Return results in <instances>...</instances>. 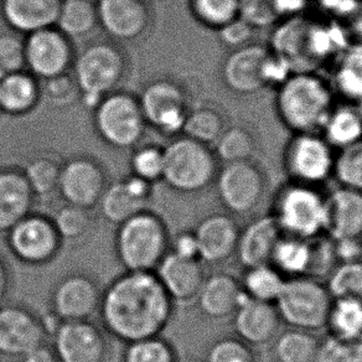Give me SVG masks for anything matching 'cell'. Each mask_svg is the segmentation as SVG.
Masks as SVG:
<instances>
[{"label": "cell", "mask_w": 362, "mask_h": 362, "mask_svg": "<svg viewBox=\"0 0 362 362\" xmlns=\"http://www.w3.org/2000/svg\"><path fill=\"white\" fill-rule=\"evenodd\" d=\"M268 47L291 72L317 71V67L329 61L324 23L305 14L279 21Z\"/></svg>", "instance_id": "3957f363"}, {"label": "cell", "mask_w": 362, "mask_h": 362, "mask_svg": "<svg viewBox=\"0 0 362 362\" xmlns=\"http://www.w3.org/2000/svg\"><path fill=\"white\" fill-rule=\"evenodd\" d=\"M60 0H4L3 14L16 30L33 34L56 24Z\"/></svg>", "instance_id": "83f0119b"}, {"label": "cell", "mask_w": 362, "mask_h": 362, "mask_svg": "<svg viewBox=\"0 0 362 362\" xmlns=\"http://www.w3.org/2000/svg\"><path fill=\"white\" fill-rule=\"evenodd\" d=\"M124 362H176V356L168 342L156 337L129 342L124 352Z\"/></svg>", "instance_id": "bcb514c9"}, {"label": "cell", "mask_w": 362, "mask_h": 362, "mask_svg": "<svg viewBox=\"0 0 362 362\" xmlns=\"http://www.w3.org/2000/svg\"><path fill=\"white\" fill-rule=\"evenodd\" d=\"M266 176L252 160L227 163L217 171V197L232 215L246 216L261 205L266 194Z\"/></svg>", "instance_id": "30bf717a"}, {"label": "cell", "mask_w": 362, "mask_h": 362, "mask_svg": "<svg viewBox=\"0 0 362 362\" xmlns=\"http://www.w3.org/2000/svg\"><path fill=\"white\" fill-rule=\"evenodd\" d=\"M320 134L335 151L362 141V112L360 107L347 102L341 105L335 103Z\"/></svg>", "instance_id": "4dcf8cb0"}, {"label": "cell", "mask_w": 362, "mask_h": 362, "mask_svg": "<svg viewBox=\"0 0 362 362\" xmlns=\"http://www.w3.org/2000/svg\"><path fill=\"white\" fill-rule=\"evenodd\" d=\"M335 154L320 133H293L283 151V166L293 182L320 187L332 176Z\"/></svg>", "instance_id": "9c48e42d"}, {"label": "cell", "mask_w": 362, "mask_h": 362, "mask_svg": "<svg viewBox=\"0 0 362 362\" xmlns=\"http://www.w3.org/2000/svg\"><path fill=\"white\" fill-rule=\"evenodd\" d=\"M97 11L87 0H66L61 4L56 24L60 30L71 37H81L95 28Z\"/></svg>", "instance_id": "74e56055"}, {"label": "cell", "mask_w": 362, "mask_h": 362, "mask_svg": "<svg viewBox=\"0 0 362 362\" xmlns=\"http://www.w3.org/2000/svg\"><path fill=\"white\" fill-rule=\"evenodd\" d=\"M283 236L272 215L259 217L240 232L236 255L245 268L271 264L273 252Z\"/></svg>", "instance_id": "cb8c5ba5"}, {"label": "cell", "mask_w": 362, "mask_h": 362, "mask_svg": "<svg viewBox=\"0 0 362 362\" xmlns=\"http://www.w3.org/2000/svg\"><path fill=\"white\" fill-rule=\"evenodd\" d=\"M25 64L24 45L14 36H0V81L18 74Z\"/></svg>", "instance_id": "f907efd6"}, {"label": "cell", "mask_w": 362, "mask_h": 362, "mask_svg": "<svg viewBox=\"0 0 362 362\" xmlns=\"http://www.w3.org/2000/svg\"><path fill=\"white\" fill-rule=\"evenodd\" d=\"M325 236L332 241L361 240L362 192L337 187L327 194Z\"/></svg>", "instance_id": "603a6c76"}, {"label": "cell", "mask_w": 362, "mask_h": 362, "mask_svg": "<svg viewBox=\"0 0 362 362\" xmlns=\"http://www.w3.org/2000/svg\"><path fill=\"white\" fill-rule=\"evenodd\" d=\"M327 277V288L332 299H362V261L339 263Z\"/></svg>", "instance_id": "60d3db41"}, {"label": "cell", "mask_w": 362, "mask_h": 362, "mask_svg": "<svg viewBox=\"0 0 362 362\" xmlns=\"http://www.w3.org/2000/svg\"><path fill=\"white\" fill-rule=\"evenodd\" d=\"M34 194L24 174L0 171V233L30 215Z\"/></svg>", "instance_id": "4316f807"}, {"label": "cell", "mask_w": 362, "mask_h": 362, "mask_svg": "<svg viewBox=\"0 0 362 362\" xmlns=\"http://www.w3.org/2000/svg\"><path fill=\"white\" fill-rule=\"evenodd\" d=\"M132 169L134 171V175L149 182L160 180L164 170L163 151L153 146L141 148L132 159Z\"/></svg>", "instance_id": "681fc988"}, {"label": "cell", "mask_w": 362, "mask_h": 362, "mask_svg": "<svg viewBox=\"0 0 362 362\" xmlns=\"http://www.w3.org/2000/svg\"><path fill=\"white\" fill-rule=\"evenodd\" d=\"M226 128L225 117L216 108L202 107L187 113L182 131L187 138L210 146L216 143Z\"/></svg>", "instance_id": "8d00e7d4"}, {"label": "cell", "mask_w": 362, "mask_h": 362, "mask_svg": "<svg viewBox=\"0 0 362 362\" xmlns=\"http://www.w3.org/2000/svg\"><path fill=\"white\" fill-rule=\"evenodd\" d=\"M317 1L319 9L325 14V19L330 21H346L357 6H360L362 0H313Z\"/></svg>", "instance_id": "f5cc1de1"}, {"label": "cell", "mask_w": 362, "mask_h": 362, "mask_svg": "<svg viewBox=\"0 0 362 362\" xmlns=\"http://www.w3.org/2000/svg\"><path fill=\"white\" fill-rule=\"evenodd\" d=\"M45 332L40 319L25 308H0V354L6 356L26 355L44 344Z\"/></svg>", "instance_id": "ac0fdd59"}, {"label": "cell", "mask_w": 362, "mask_h": 362, "mask_svg": "<svg viewBox=\"0 0 362 362\" xmlns=\"http://www.w3.org/2000/svg\"><path fill=\"white\" fill-rule=\"evenodd\" d=\"M23 362H59L54 347L41 344L23 356Z\"/></svg>", "instance_id": "6f0895ef"}, {"label": "cell", "mask_w": 362, "mask_h": 362, "mask_svg": "<svg viewBox=\"0 0 362 362\" xmlns=\"http://www.w3.org/2000/svg\"><path fill=\"white\" fill-rule=\"evenodd\" d=\"M351 45H362V1L356 11L341 23Z\"/></svg>", "instance_id": "11a10c76"}, {"label": "cell", "mask_w": 362, "mask_h": 362, "mask_svg": "<svg viewBox=\"0 0 362 362\" xmlns=\"http://www.w3.org/2000/svg\"><path fill=\"white\" fill-rule=\"evenodd\" d=\"M122 74L121 56L107 45L90 46L78 57L76 81L87 106H98Z\"/></svg>", "instance_id": "7c38bea8"}, {"label": "cell", "mask_w": 362, "mask_h": 362, "mask_svg": "<svg viewBox=\"0 0 362 362\" xmlns=\"http://www.w3.org/2000/svg\"><path fill=\"white\" fill-rule=\"evenodd\" d=\"M271 215L283 235L315 240L327 232V195L319 187L289 181L276 194Z\"/></svg>", "instance_id": "277c9868"}, {"label": "cell", "mask_w": 362, "mask_h": 362, "mask_svg": "<svg viewBox=\"0 0 362 362\" xmlns=\"http://www.w3.org/2000/svg\"><path fill=\"white\" fill-rule=\"evenodd\" d=\"M240 230L228 215L214 214L202 218L195 230L199 259L207 264H218L236 253Z\"/></svg>", "instance_id": "ffe728a7"}, {"label": "cell", "mask_w": 362, "mask_h": 362, "mask_svg": "<svg viewBox=\"0 0 362 362\" xmlns=\"http://www.w3.org/2000/svg\"><path fill=\"white\" fill-rule=\"evenodd\" d=\"M96 11L102 26L117 39H133L146 28V9L138 0H100Z\"/></svg>", "instance_id": "484cf974"}, {"label": "cell", "mask_w": 362, "mask_h": 362, "mask_svg": "<svg viewBox=\"0 0 362 362\" xmlns=\"http://www.w3.org/2000/svg\"><path fill=\"white\" fill-rule=\"evenodd\" d=\"M315 362H362V337H329L320 342Z\"/></svg>", "instance_id": "f6af8a7d"}, {"label": "cell", "mask_w": 362, "mask_h": 362, "mask_svg": "<svg viewBox=\"0 0 362 362\" xmlns=\"http://www.w3.org/2000/svg\"><path fill=\"white\" fill-rule=\"evenodd\" d=\"M156 269V276L171 300L180 304L197 300L206 278L200 259L184 258L173 252L166 253Z\"/></svg>", "instance_id": "d6986e66"}, {"label": "cell", "mask_w": 362, "mask_h": 362, "mask_svg": "<svg viewBox=\"0 0 362 362\" xmlns=\"http://www.w3.org/2000/svg\"><path fill=\"white\" fill-rule=\"evenodd\" d=\"M146 202L134 197L124 181L107 187L98 202L101 216L116 226L146 210Z\"/></svg>", "instance_id": "1f68e13d"}, {"label": "cell", "mask_w": 362, "mask_h": 362, "mask_svg": "<svg viewBox=\"0 0 362 362\" xmlns=\"http://www.w3.org/2000/svg\"><path fill=\"white\" fill-rule=\"evenodd\" d=\"M327 327L332 337L355 339L362 337V299H332L327 315Z\"/></svg>", "instance_id": "836d02e7"}, {"label": "cell", "mask_w": 362, "mask_h": 362, "mask_svg": "<svg viewBox=\"0 0 362 362\" xmlns=\"http://www.w3.org/2000/svg\"><path fill=\"white\" fill-rule=\"evenodd\" d=\"M54 351L59 362H106V339L87 320L62 322L54 334Z\"/></svg>", "instance_id": "5bb4252c"}, {"label": "cell", "mask_w": 362, "mask_h": 362, "mask_svg": "<svg viewBox=\"0 0 362 362\" xmlns=\"http://www.w3.org/2000/svg\"><path fill=\"white\" fill-rule=\"evenodd\" d=\"M52 221L62 241H80L92 226V216L88 210L72 205L61 207Z\"/></svg>", "instance_id": "7bdbcfd3"}, {"label": "cell", "mask_w": 362, "mask_h": 362, "mask_svg": "<svg viewBox=\"0 0 362 362\" xmlns=\"http://www.w3.org/2000/svg\"><path fill=\"white\" fill-rule=\"evenodd\" d=\"M37 97L35 82L21 72L0 81V110L21 115L34 106Z\"/></svg>", "instance_id": "e575fe53"}, {"label": "cell", "mask_w": 362, "mask_h": 362, "mask_svg": "<svg viewBox=\"0 0 362 362\" xmlns=\"http://www.w3.org/2000/svg\"><path fill=\"white\" fill-rule=\"evenodd\" d=\"M289 74L287 65L268 46L255 42L231 50L221 69L225 86L241 96L255 95L269 86L277 87Z\"/></svg>", "instance_id": "8992f818"}, {"label": "cell", "mask_w": 362, "mask_h": 362, "mask_svg": "<svg viewBox=\"0 0 362 362\" xmlns=\"http://www.w3.org/2000/svg\"><path fill=\"white\" fill-rule=\"evenodd\" d=\"M190 3L197 21L214 30L238 18V0H190Z\"/></svg>", "instance_id": "b9f144b4"}, {"label": "cell", "mask_w": 362, "mask_h": 362, "mask_svg": "<svg viewBox=\"0 0 362 362\" xmlns=\"http://www.w3.org/2000/svg\"><path fill=\"white\" fill-rule=\"evenodd\" d=\"M319 345L312 332L291 329L277 337L274 356L278 362H315Z\"/></svg>", "instance_id": "d590c367"}, {"label": "cell", "mask_w": 362, "mask_h": 362, "mask_svg": "<svg viewBox=\"0 0 362 362\" xmlns=\"http://www.w3.org/2000/svg\"><path fill=\"white\" fill-rule=\"evenodd\" d=\"M143 122L141 107L126 95L107 97L97 108L98 133L107 143L118 148L136 144L143 132Z\"/></svg>", "instance_id": "4fadbf2b"}, {"label": "cell", "mask_w": 362, "mask_h": 362, "mask_svg": "<svg viewBox=\"0 0 362 362\" xmlns=\"http://www.w3.org/2000/svg\"><path fill=\"white\" fill-rule=\"evenodd\" d=\"M24 52L31 71L47 80L62 75L70 61V49L65 37L50 28L30 34Z\"/></svg>", "instance_id": "7402d4cb"}, {"label": "cell", "mask_w": 362, "mask_h": 362, "mask_svg": "<svg viewBox=\"0 0 362 362\" xmlns=\"http://www.w3.org/2000/svg\"><path fill=\"white\" fill-rule=\"evenodd\" d=\"M163 154V179L175 192H200L216 179L217 156L206 144L184 136L173 141Z\"/></svg>", "instance_id": "52a82bcc"}, {"label": "cell", "mask_w": 362, "mask_h": 362, "mask_svg": "<svg viewBox=\"0 0 362 362\" xmlns=\"http://www.w3.org/2000/svg\"><path fill=\"white\" fill-rule=\"evenodd\" d=\"M245 298L241 282L227 273L205 278L197 302L200 312L211 319H226L235 314Z\"/></svg>", "instance_id": "d4e9b609"}, {"label": "cell", "mask_w": 362, "mask_h": 362, "mask_svg": "<svg viewBox=\"0 0 362 362\" xmlns=\"http://www.w3.org/2000/svg\"><path fill=\"white\" fill-rule=\"evenodd\" d=\"M255 31V28H252L238 16L235 21H230L226 25L222 26L221 29H218L217 34L223 45L230 47L231 50H236L242 46L251 44Z\"/></svg>", "instance_id": "816d5d0a"}, {"label": "cell", "mask_w": 362, "mask_h": 362, "mask_svg": "<svg viewBox=\"0 0 362 362\" xmlns=\"http://www.w3.org/2000/svg\"><path fill=\"white\" fill-rule=\"evenodd\" d=\"M173 253L184 258L199 259V247L194 232H181L173 242Z\"/></svg>", "instance_id": "db71d44e"}, {"label": "cell", "mask_w": 362, "mask_h": 362, "mask_svg": "<svg viewBox=\"0 0 362 362\" xmlns=\"http://www.w3.org/2000/svg\"><path fill=\"white\" fill-rule=\"evenodd\" d=\"M278 119L292 133H320L335 93L329 81L317 71L292 72L276 87Z\"/></svg>", "instance_id": "7a4b0ae2"}, {"label": "cell", "mask_w": 362, "mask_h": 362, "mask_svg": "<svg viewBox=\"0 0 362 362\" xmlns=\"http://www.w3.org/2000/svg\"><path fill=\"white\" fill-rule=\"evenodd\" d=\"M314 257V240L283 235L273 252L271 266L274 267L286 279L312 278Z\"/></svg>", "instance_id": "f546056e"}, {"label": "cell", "mask_w": 362, "mask_h": 362, "mask_svg": "<svg viewBox=\"0 0 362 362\" xmlns=\"http://www.w3.org/2000/svg\"><path fill=\"white\" fill-rule=\"evenodd\" d=\"M206 362H256V356L252 347L241 339L225 337L212 344Z\"/></svg>", "instance_id": "c3c4849f"}, {"label": "cell", "mask_w": 362, "mask_h": 362, "mask_svg": "<svg viewBox=\"0 0 362 362\" xmlns=\"http://www.w3.org/2000/svg\"><path fill=\"white\" fill-rule=\"evenodd\" d=\"M286 281L274 267L266 264L247 268L241 287L250 299L274 304L282 293Z\"/></svg>", "instance_id": "d6a6232c"}, {"label": "cell", "mask_w": 362, "mask_h": 362, "mask_svg": "<svg viewBox=\"0 0 362 362\" xmlns=\"http://www.w3.org/2000/svg\"><path fill=\"white\" fill-rule=\"evenodd\" d=\"M139 107L146 119L169 134L182 131L187 121V100L173 83L158 82L146 87Z\"/></svg>", "instance_id": "2e32d148"}, {"label": "cell", "mask_w": 362, "mask_h": 362, "mask_svg": "<svg viewBox=\"0 0 362 362\" xmlns=\"http://www.w3.org/2000/svg\"><path fill=\"white\" fill-rule=\"evenodd\" d=\"M6 233L11 253L18 261L28 266L50 263L62 245L54 221L44 215L30 214Z\"/></svg>", "instance_id": "8fae6325"}, {"label": "cell", "mask_w": 362, "mask_h": 362, "mask_svg": "<svg viewBox=\"0 0 362 362\" xmlns=\"http://www.w3.org/2000/svg\"><path fill=\"white\" fill-rule=\"evenodd\" d=\"M61 169L50 159H36L26 166V181L34 197H50L59 187Z\"/></svg>", "instance_id": "ee69618b"}, {"label": "cell", "mask_w": 362, "mask_h": 362, "mask_svg": "<svg viewBox=\"0 0 362 362\" xmlns=\"http://www.w3.org/2000/svg\"><path fill=\"white\" fill-rule=\"evenodd\" d=\"M358 107H360V110H361V112H362V103H361V105H358Z\"/></svg>", "instance_id": "91938a15"}, {"label": "cell", "mask_w": 362, "mask_h": 362, "mask_svg": "<svg viewBox=\"0 0 362 362\" xmlns=\"http://www.w3.org/2000/svg\"><path fill=\"white\" fill-rule=\"evenodd\" d=\"M216 156L227 163L251 160L256 151V139L246 127H227L217 139Z\"/></svg>", "instance_id": "f35d334b"}, {"label": "cell", "mask_w": 362, "mask_h": 362, "mask_svg": "<svg viewBox=\"0 0 362 362\" xmlns=\"http://www.w3.org/2000/svg\"><path fill=\"white\" fill-rule=\"evenodd\" d=\"M332 303L327 286L315 278L298 277L286 281L274 305L281 320L292 329L313 332L327 327Z\"/></svg>", "instance_id": "ba28073f"}, {"label": "cell", "mask_w": 362, "mask_h": 362, "mask_svg": "<svg viewBox=\"0 0 362 362\" xmlns=\"http://www.w3.org/2000/svg\"><path fill=\"white\" fill-rule=\"evenodd\" d=\"M102 322L122 341L159 337L170 322L173 300L153 272H127L102 294Z\"/></svg>", "instance_id": "6da1fadb"}, {"label": "cell", "mask_w": 362, "mask_h": 362, "mask_svg": "<svg viewBox=\"0 0 362 362\" xmlns=\"http://www.w3.org/2000/svg\"><path fill=\"white\" fill-rule=\"evenodd\" d=\"M9 289V273L6 269V263L0 258V302L6 297Z\"/></svg>", "instance_id": "680465c9"}, {"label": "cell", "mask_w": 362, "mask_h": 362, "mask_svg": "<svg viewBox=\"0 0 362 362\" xmlns=\"http://www.w3.org/2000/svg\"><path fill=\"white\" fill-rule=\"evenodd\" d=\"M101 293L96 282L86 274H70L57 283L51 303L62 322L87 320L100 309Z\"/></svg>", "instance_id": "9a60e30c"}, {"label": "cell", "mask_w": 362, "mask_h": 362, "mask_svg": "<svg viewBox=\"0 0 362 362\" xmlns=\"http://www.w3.org/2000/svg\"><path fill=\"white\" fill-rule=\"evenodd\" d=\"M238 16L256 30L281 21L274 0H238Z\"/></svg>", "instance_id": "7dc6e473"}, {"label": "cell", "mask_w": 362, "mask_h": 362, "mask_svg": "<svg viewBox=\"0 0 362 362\" xmlns=\"http://www.w3.org/2000/svg\"><path fill=\"white\" fill-rule=\"evenodd\" d=\"M169 233L154 212L143 211L118 226L117 257L127 272H153L166 256Z\"/></svg>", "instance_id": "5b68a950"}, {"label": "cell", "mask_w": 362, "mask_h": 362, "mask_svg": "<svg viewBox=\"0 0 362 362\" xmlns=\"http://www.w3.org/2000/svg\"><path fill=\"white\" fill-rule=\"evenodd\" d=\"M329 83L335 96L352 105L362 103V45H351L332 62Z\"/></svg>", "instance_id": "f1b7e54d"}, {"label": "cell", "mask_w": 362, "mask_h": 362, "mask_svg": "<svg viewBox=\"0 0 362 362\" xmlns=\"http://www.w3.org/2000/svg\"><path fill=\"white\" fill-rule=\"evenodd\" d=\"M313 0H274L281 21L305 14V9Z\"/></svg>", "instance_id": "9f6ffc18"}, {"label": "cell", "mask_w": 362, "mask_h": 362, "mask_svg": "<svg viewBox=\"0 0 362 362\" xmlns=\"http://www.w3.org/2000/svg\"><path fill=\"white\" fill-rule=\"evenodd\" d=\"M57 190L67 205L90 210L98 205L106 190V181L100 166L76 159L61 169Z\"/></svg>", "instance_id": "e0dca14e"}, {"label": "cell", "mask_w": 362, "mask_h": 362, "mask_svg": "<svg viewBox=\"0 0 362 362\" xmlns=\"http://www.w3.org/2000/svg\"><path fill=\"white\" fill-rule=\"evenodd\" d=\"M332 176L339 187L362 192V141L337 151Z\"/></svg>", "instance_id": "ab89813d"}, {"label": "cell", "mask_w": 362, "mask_h": 362, "mask_svg": "<svg viewBox=\"0 0 362 362\" xmlns=\"http://www.w3.org/2000/svg\"><path fill=\"white\" fill-rule=\"evenodd\" d=\"M281 322L274 304L253 300L246 294L233 314V327L238 339L250 346H262L274 340Z\"/></svg>", "instance_id": "44dd1931"}]
</instances>
